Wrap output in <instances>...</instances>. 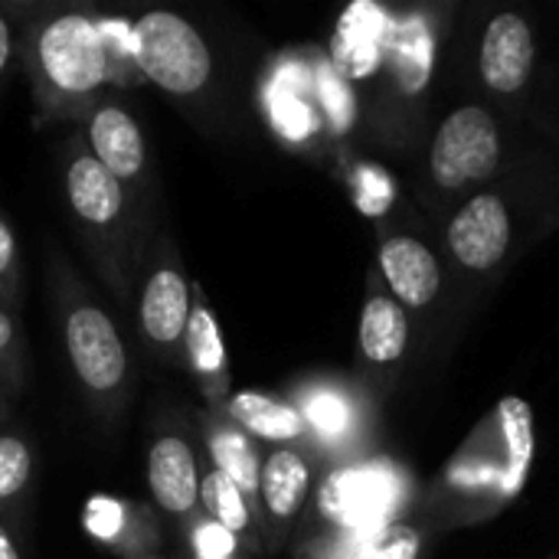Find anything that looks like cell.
I'll return each instance as SVG.
<instances>
[{
	"label": "cell",
	"mask_w": 559,
	"mask_h": 559,
	"mask_svg": "<svg viewBox=\"0 0 559 559\" xmlns=\"http://www.w3.org/2000/svg\"><path fill=\"white\" fill-rule=\"evenodd\" d=\"M504 442H508V468H504V495H521L531 462H534V413L521 396H504L498 403Z\"/></svg>",
	"instance_id": "obj_23"
},
{
	"label": "cell",
	"mask_w": 559,
	"mask_h": 559,
	"mask_svg": "<svg viewBox=\"0 0 559 559\" xmlns=\"http://www.w3.org/2000/svg\"><path fill=\"white\" fill-rule=\"evenodd\" d=\"M33 478H36V459H33L29 436L13 419L0 423V521L16 537H23L26 527Z\"/></svg>",
	"instance_id": "obj_16"
},
{
	"label": "cell",
	"mask_w": 559,
	"mask_h": 559,
	"mask_svg": "<svg viewBox=\"0 0 559 559\" xmlns=\"http://www.w3.org/2000/svg\"><path fill=\"white\" fill-rule=\"evenodd\" d=\"M534 69V33L524 16L518 13H498L481 43V79L488 88L508 95L524 88Z\"/></svg>",
	"instance_id": "obj_14"
},
{
	"label": "cell",
	"mask_w": 559,
	"mask_h": 559,
	"mask_svg": "<svg viewBox=\"0 0 559 559\" xmlns=\"http://www.w3.org/2000/svg\"><path fill=\"white\" fill-rule=\"evenodd\" d=\"M79 134L92 157L131 193V200L141 206V190L147 187L151 154L144 131L131 108L118 95H102L88 115L79 121Z\"/></svg>",
	"instance_id": "obj_8"
},
{
	"label": "cell",
	"mask_w": 559,
	"mask_h": 559,
	"mask_svg": "<svg viewBox=\"0 0 559 559\" xmlns=\"http://www.w3.org/2000/svg\"><path fill=\"white\" fill-rule=\"evenodd\" d=\"M200 514L210 518L213 524L226 527L239 544H255L259 540V521H255V504L246 491H239L226 475L219 472H203L200 485Z\"/></svg>",
	"instance_id": "obj_21"
},
{
	"label": "cell",
	"mask_w": 559,
	"mask_h": 559,
	"mask_svg": "<svg viewBox=\"0 0 559 559\" xmlns=\"http://www.w3.org/2000/svg\"><path fill=\"white\" fill-rule=\"evenodd\" d=\"M82 531L111 557L164 559V524L151 501L95 491L82 504Z\"/></svg>",
	"instance_id": "obj_10"
},
{
	"label": "cell",
	"mask_w": 559,
	"mask_h": 559,
	"mask_svg": "<svg viewBox=\"0 0 559 559\" xmlns=\"http://www.w3.org/2000/svg\"><path fill=\"white\" fill-rule=\"evenodd\" d=\"M20 242L7 216L0 213V301L13 311L23 308V265Z\"/></svg>",
	"instance_id": "obj_29"
},
{
	"label": "cell",
	"mask_w": 559,
	"mask_h": 559,
	"mask_svg": "<svg viewBox=\"0 0 559 559\" xmlns=\"http://www.w3.org/2000/svg\"><path fill=\"white\" fill-rule=\"evenodd\" d=\"M26 337L20 324V311L0 301V423L13 419V406L26 390Z\"/></svg>",
	"instance_id": "obj_24"
},
{
	"label": "cell",
	"mask_w": 559,
	"mask_h": 559,
	"mask_svg": "<svg viewBox=\"0 0 559 559\" xmlns=\"http://www.w3.org/2000/svg\"><path fill=\"white\" fill-rule=\"evenodd\" d=\"M301 416H305V426H311L328 442L344 439L354 426V406L337 390H318V393L305 396Z\"/></svg>",
	"instance_id": "obj_25"
},
{
	"label": "cell",
	"mask_w": 559,
	"mask_h": 559,
	"mask_svg": "<svg viewBox=\"0 0 559 559\" xmlns=\"http://www.w3.org/2000/svg\"><path fill=\"white\" fill-rule=\"evenodd\" d=\"M406 341H409V321L403 308L386 295H373L360 318V347L367 360L393 364L406 354Z\"/></svg>",
	"instance_id": "obj_22"
},
{
	"label": "cell",
	"mask_w": 559,
	"mask_h": 559,
	"mask_svg": "<svg viewBox=\"0 0 559 559\" xmlns=\"http://www.w3.org/2000/svg\"><path fill=\"white\" fill-rule=\"evenodd\" d=\"M180 357H183L190 377L197 380L200 393L206 396V403L219 409L229 393V357H226V341H223L219 321H216L200 285H193V308H190Z\"/></svg>",
	"instance_id": "obj_12"
},
{
	"label": "cell",
	"mask_w": 559,
	"mask_h": 559,
	"mask_svg": "<svg viewBox=\"0 0 559 559\" xmlns=\"http://www.w3.org/2000/svg\"><path fill=\"white\" fill-rule=\"evenodd\" d=\"M219 409L249 439H262V442H295L308 429L301 409H295L275 396H265L259 390L233 393V396H226V403Z\"/></svg>",
	"instance_id": "obj_19"
},
{
	"label": "cell",
	"mask_w": 559,
	"mask_h": 559,
	"mask_svg": "<svg viewBox=\"0 0 559 559\" xmlns=\"http://www.w3.org/2000/svg\"><path fill=\"white\" fill-rule=\"evenodd\" d=\"M511 242V216L501 197L481 193L465 203L449 226V249L465 269H491Z\"/></svg>",
	"instance_id": "obj_11"
},
{
	"label": "cell",
	"mask_w": 559,
	"mask_h": 559,
	"mask_svg": "<svg viewBox=\"0 0 559 559\" xmlns=\"http://www.w3.org/2000/svg\"><path fill=\"white\" fill-rule=\"evenodd\" d=\"M183 540L193 559H236V550H239V537H233L226 527L213 524L203 514H197L187 524Z\"/></svg>",
	"instance_id": "obj_28"
},
{
	"label": "cell",
	"mask_w": 559,
	"mask_h": 559,
	"mask_svg": "<svg viewBox=\"0 0 559 559\" xmlns=\"http://www.w3.org/2000/svg\"><path fill=\"white\" fill-rule=\"evenodd\" d=\"M403 498V478L386 462H357L334 468L318 488V511L328 524L370 534L386 527Z\"/></svg>",
	"instance_id": "obj_6"
},
{
	"label": "cell",
	"mask_w": 559,
	"mask_h": 559,
	"mask_svg": "<svg viewBox=\"0 0 559 559\" xmlns=\"http://www.w3.org/2000/svg\"><path fill=\"white\" fill-rule=\"evenodd\" d=\"M314 88L324 102V118L331 121L334 131H347L350 121H354V95L344 82V75L331 66V62H321L314 69Z\"/></svg>",
	"instance_id": "obj_27"
},
{
	"label": "cell",
	"mask_w": 559,
	"mask_h": 559,
	"mask_svg": "<svg viewBox=\"0 0 559 559\" xmlns=\"http://www.w3.org/2000/svg\"><path fill=\"white\" fill-rule=\"evenodd\" d=\"M147 495L160 521L187 531L200 514V485L203 468L193 439L180 426H160L147 439Z\"/></svg>",
	"instance_id": "obj_7"
},
{
	"label": "cell",
	"mask_w": 559,
	"mask_h": 559,
	"mask_svg": "<svg viewBox=\"0 0 559 559\" xmlns=\"http://www.w3.org/2000/svg\"><path fill=\"white\" fill-rule=\"evenodd\" d=\"M20 23V62L29 79L36 124H75L88 108L121 85L111 62L105 23L79 3H13Z\"/></svg>",
	"instance_id": "obj_1"
},
{
	"label": "cell",
	"mask_w": 559,
	"mask_h": 559,
	"mask_svg": "<svg viewBox=\"0 0 559 559\" xmlns=\"http://www.w3.org/2000/svg\"><path fill=\"white\" fill-rule=\"evenodd\" d=\"M0 559H23L20 557V537L0 521Z\"/></svg>",
	"instance_id": "obj_31"
},
{
	"label": "cell",
	"mask_w": 559,
	"mask_h": 559,
	"mask_svg": "<svg viewBox=\"0 0 559 559\" xmlns=\"http://www.w3.org/2000/svg\"><path fill=\"white\" fill-rule=\"evenodd\" d=\"M380 269L393 288V295L409 308H426L439 295V262L436 255L413 236H393L380 249Z\"/></svg>",
	"instance_id": "obj_15"
},
{
	"label": "cell",
	"mask_w": 559,
	"mask_h": 559,
	"mask_svg": "<svg viewBox=\"0 0 559 559\" xmlns=\"http://www.w3.org/2000/svg\"><path fill=\"white\" fill-rule=\"evenodd\" d=\"M311 82L314 72H308L298 62H282L265 85L269 118L288 141H308L318 131V111L308 98Z\"/></svg>",
	"instance_id": "obj_18"
},
{
	"label": "cell",
	"mask_w": 559,
	"mask_h": 559,
	"mask_svg": "<svg viewBox=\"0 0 559 559\" xmlns=\"http://www.w3.org/2000/svg\"><path fill=\"white\" fill-rule=\"evenodd\" d=\"M46 278L52 288L59 344L72 383L79 386L92 416L105 426H115L128 413L138 390V373L124 334L66 252L52 249Z\"/></svg>",
	"instance_id": "obj_3"
},
{
	"label": "cell",
	"mask_w": 559,
	"mask_h": 559,
	"mask_svg": "<svg viewBox=\"0 0 559 559\" xmlns=\"http://www.w3.org/2000/svg\"><path fill=\"white\" fill-rule=\"evenodd\" d=\"M134 69L141 82L170 98H193L213 79V52L200 29L174 10H147L131 20Z\"/></svg>",
	"instance_id": "obj_4"
},
{
	"label": "cell",
	"mask_w": 559,
	"mask_h": 559,
	"mask_svg": "<svg viewBox=\"0 0 559 559\" xmlns=\"http://www.w3.org/2000/svg\"><path fill=\"white\" fill-rule=\"evenodd\" d=\"M193 308V282L167 236L147 246L138 288H134V324L144 350L160 364H174L183 354V334Z\"/></svg>",
	"instance_id": "obj_5"
},
{
	"label": "cell",
	"mask_w": 559,
	"mask_h": 559,
	"mask_svg": "<svg viewBox=\"0 0 559 559\" xmlns=\"http://www.w3.org/2000/svg\"><path fill=\"white\" fill-rule=\"evenodd\" d=\"M20 59V23L13 3H0V85Z\"/></svg>",
	"instance_id": "obj_30"
},
{
	"label": "cell",
	"mask_w": 559,
	"mask_h": 559,
	"mask_svg": "<svg viewBox=\"0 0 559 559\" xmlns=\"http://www.w3.org/2000/svg\"><path fill=\"white\" fill-rule=\"evenodd\" d=\"M206 452H210V468L226 475L239 491H246L252 501H259V475H262V459L252 445V439L233 426L226 416H210L203 426Z\"/></svg>",
	"instance_id": "obj_20"
},
{
	"label": "cell",
	"mask_w": 559,
	"mask_h": 559,
	"mask_svg": "<svg viewBox=\"0 0 559 559\" xmlns=\"http://www.w3.org/2000/svg\"><path fill=\"white\" fill-rule=\"evenodd\" d=\"M308 488H311V468L305 455H298L295 449H275L262 459L259 504L272 527L288 524L305 508Z\"/></svg>",
	"instance_id": "obj_17"
},
{
	"label": "cell",
	"mask_w": 559,
	"mask_h": 559,
	"mask_svg": "<svg viewBox=\"0 0 559 559\" xmlns=\"http://www.w3.org/2000/svg\"><path fill=\"white\" fill-rule=\"evenodd\" d=\"M390 39V16L377 3H354L341 13L331 39V66L344 79H367L377 72Z\"/></svg>",
	"instance_id": "obj_13"
},
{
	"label": "cell",
	"mask_w": 559,
	"mask_h": 559,
	"mask_svg": "<svg viewBox=\"0 0 559 559\" xmlns=\"http://www.w3.org/2000/svg\"><path fill=\"white\" fill-rule=\"evenodd\" d=\"M56 167L69 219L75 223L79 242L95 275L121 308L134 305L138 272L147 252L141 239L138 203L92 157L79 131L66 134L56 144Z\"/></svg>",
	"instance_id": "obj_2"
},
{
	"label": "cell",
	"mask_w": 559,
	"mask_h": 559,
	"mask_svg": "<svg viewBox=\"0 0 559 559\" xmlns=\"http://www.w3.org/2000/svg\"><path fill=\"white\" fill-rule=\"evenodd\" d=\"M423 537L406 524H386L370 534H357V544L347 559H416Z\"/></svg>",
	"instance_id": "obj_26"
},
{
	"label": "cell",
	"mask_w": 559,
	"mask_h": 559,
	"mask_svg": "<svg viewBox=\"0 0 559 559\" xmlns=\"http://www.w3.org/2000/svg\"><path fill=\"white\" fill-rule=\"evenodd\" d=\"M429 157L436 180L449 190L491 177L501 160V138L495 118L478 105L452 111L432 141Z\"/></svg>",
	"instance_id": "obj_9"
}]
</instances>
